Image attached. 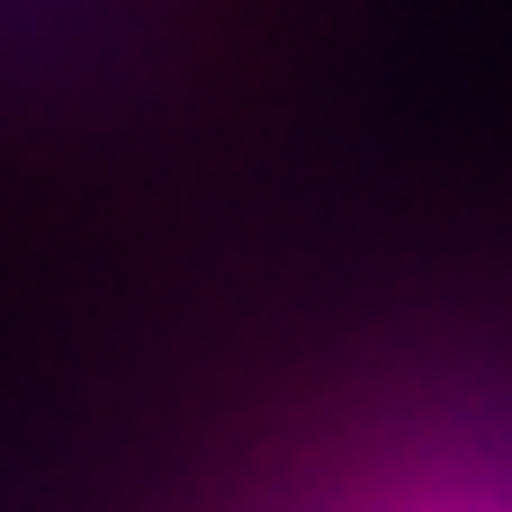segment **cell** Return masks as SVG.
<instances>
[{
	"instance_id": "6da1fadb",
	"label": "cell",
	"mask_w": 512,
	"mask_h": 512,
	"mask_svg": "<svg viewBox=\"0 0 512 512\" xmlns=\"http://www.w3.org/2000/svg\"><path fill=\"white\" fill-rule=\"evenodd\" d=\"M414 512H441V504H414ZM477 512H486V504H477Z\"/></svg>"
}]
</instances>
